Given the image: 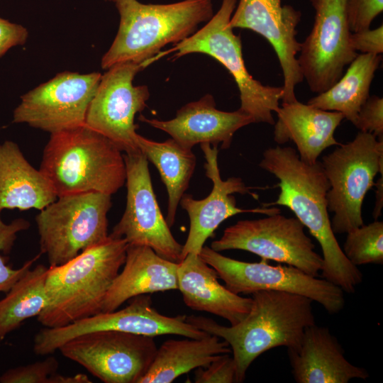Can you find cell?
I'll return each mask as SVG.
<instances>
[{
  "mask_svg": "<svg viewBox=\"0 0 383 383\" xmlns=\"http://www.w3.org/2000/svg\"><path fill=\"white\" fill-rule=\"evenodd\" d=\"M259 165L279 180L277 199L262 206L289 208L320 244L323 278L354 293L363 277L345 257L332 230L326 199L330 185L321 162L307 164L293 148L278 145L265 150Z\"/></svg>",
  "mask_w": 383,
  "mask_h": 383,
  "instance_id": "6da1fadb",
  "label": "cell"
},
{
  "mask_svg": "<svg viewBox=\"0 0 383 383\" xmlns=\"http://www.w3.org/2000/svg\"><path fill=\"white\" fill-rule=\"evenodd\" d=\"M252 295L248 315L238 323L224 326L204 316H187V321L229 345L235 365V382H243L252 362L277 347L297 349L305 329L316 323L313 301L296 294L261 290Z\"/></svg>",
  "mask_w": 383,
  "mask_h": 383,
  "instance_id": "7a4b0ae2",
  "label": "cell"
},
{
  "mask_svg": "<svg viewBox=\"0 0 383 383\" xmlns=\"http://www.w3.org/2000/svg\"><path fill=\"white\" fill-rule=\"evenodd\" d=\"M128 243L109 238L68 262L50 266L46 305L37 316L45 328H59L102 312L104 300L126 259Z\"/></svg>",
  "mask_w": 383,
  "mask_h": 383,
  "instance_id": "3957f363",
  "label": "cell"
},
{
  "mask_svg": "<svg viewBox=\"0 0 383 383\" xmlns=\"http://www.w3.org/2000/svg\"><path fill=\"white\" fill-rule=\"evenodd\" d=\"M39 170L57 197L84 192L112 195L126 179L122 151L85 124L50 133Z\"/></svg>",
  "mask_w": 383,
  "mask_h": 383,
  "instance_id": "277c9868",
  "label": "cell"
},
{
  "mask_svg": "<svg viewBox=\"0 0 383 383\" xmlns=\"http://www.w3.org/2000/svg\"><path fill=\"white\" fill-rule=\"evenodd\" d=\"M120 23L117 34L101 58L107 70L125 62H142L194 34L213 15L212 0H183L154 4L138 0H117Z\"/></svg>",
  "mask_w": 383,
  "mask_h": 383,
  "instance_id": "5b68a950",
  "label": "cell"
},
{
  "mask_svg": "<svg viewBox=\"0 0 383 383\" xmlns=\"http://www.w3.org/2000/svg\"><path fill=\"white\" fill-rule=\"evenodd\" d=\"M237 0H222L218 11L201 29L168 50L170 60L192 53L209 55L219 62L233 77L240 93V109L254 123H275L272 113L278 111L282 87L264 85L246 69L240 35L230 25Z\"/></svg>",
  "mask_w": 383,
  "mask_h": 383,
  "instance_id": "8992f818",
  "label": "cell"
},
{
  "mask_svg": "<svg viewBox=\"0 0 383 383\" xmlns=\"http://www.w3.org/2000/svg\"><path fill=\"white\" fill-rule=\"evenodd\" d=\"M330 188L326 194L335 234L347 233L364 224L362 206L374 177L383 174V140L360 131L345 144H339L321 162Z\"/></svg>",
  "mask_w": 383,
  "mask_h": 383,
  "instance_id": "52a82bcc",
  "label": "cell"
},
{
  "mask_svg": "<svg viewBox=\"0 0 383 383\" xmlns=\"http://www.w3.org/2000/svg\"><path fill=\"white\" fill-rule=\"evenodd\" d=\"M111 195L84 192L60 196L35 217L40 253L50 266L62 265L109 238Z\"/></svg>",
  "mask_w": 383,
  "mask_h": 383,
  "instance_id": "ba28073f",
  "label": "cell"
},
{
  "mask_svg": "<svg viewBox=\"0 0 383 383\" xmlns=\"http://www.w3.org/2000/svg\"><path fill=\"white\" fill-rule=\"evenodd\" d=\"M199 255L216 271L225 287L235 294L280 291L308 297L320 304L330 314L338 313L344 308V292L340 287L294 266H273L264 259L260 262L240 261L226 257L207 246H204Z\"/></svg>",
  "mask_w": 383,
  "mask_h": 383,
  "instance_id": "9c48e42d",
  "label": "cell"
},
{
  "mask_svg": "<svg viewBox=\"0 0 383 383\" xmlns=\"http://www.w3.org/2000/svg\"><path fill=\"white\" fill-rule=\"evenodd\" d=\"M168 50L142 62L116 64L101 75L89 104L84 124L112 141L122 152H138L135 138L138 126L135 116L147 106V86H134L135 76L146 67L168 55Z\"/></svg>",
  "mask_w": 383,
  "mask_h": 383,
  "instance_id": "30bf717a",
  "label": "cell"
},
{
  "mask_svg": "<svg viewBox=\"0 0 383 383\" xmlns=\"http://www.w3.org/2000/svg\"><path fill=\"white\" fill-rule=\"evenodd\" d=\"M211 248L217 252L248 251L266 260L294 266L313 277H318L323 264L304 225L296 218L280 213L238 221L226 228L221 238L211 243Z\"/></svg>",
  "mask_w": 383,
  "mask_h": 383,
  "instance_id": "8fae6325",
  "label": "cell"
},
{
  "mask_svg": "<svg viewBox=\"0 0 383 383\" xmlns=\"http://www.w3.org/2000/svg\"><path fill=\"white\" fill-rule=\"evenodd\" d=\"M153 337L116 331L76 336L58 350L105 383H138L157 351Z\"/></svg>",
  "mask_w": 383,
  "mask_h": 383,
  "instance_id": "7c38bea8",
  "label": "cell"
},
{
  "mask_svg": "<svg viewBox=\"0 0 383 383\" xmlns=\"http://www.w3.org/2000/svg\"><path fill=\"white\" fill-rule=\"evenodd\" d=\"M125 308L111 312H101L59 328H45L35 336V354L53 353L65 343L79 335L98 331H116L145 336L178 335L202 338L209 335L187 322L185 315L167 316L152 306L151 297L142 294L131 299Z\"/></svg>",
  "mask_w": 383,
  "mask_h": 383,
  "instance_id": "4fadbf2b",
  "label": "cell"
},
{
  "mask_svg": "<svg viewBox=\"0 0 383 383\" xmlns=\"http://www.w3.org/2000/svg\"><path fill=\"white\" fill-rule=\"evenodd\" d=\"M126 170V206L109 235L128 245H145L160 257L181 262L183 245L172 235L155 195L148 160L140 151L123 155Z\"/></svg>",
  "mask_w": 383,
  "mask_h": 383,
  "instance_id": "5bb4252c",
  "label": "cell"
},
{
  "mask_svg": "<svg viewBox=\"0 0 383 383\" xmlns=\"http://www.w3.org/2000/svg\"><path fill=\"white\" fill-rule=\"evenodd\" d=\"M315 11L310 33L301 43L297 58L310 90L321 94L342 77L357 53L350 45L345 0H309Z\"/></svg>",
  "mask_w": 383,
  "mask_h": 383,
  "instance_id": "9a60e30c",
  "label": "cell"
},
{
  "mask_svg": "<svg viewBox=\"0 0 383 383\" xmlns=\"http://www.w3.org/2000/svg\"><path fill=\"white\" fill-rule=\"evenodd\" d=\"M101 74L65 71L21 96L14 123H25L50 133L84 124Z\"/></svg>",
  "mask_w": 383,
  "mask_h": 383,
  "instance_id": "2e32d148",
  "label": "cell"
},
{
  "mask_svg": "<svg viewBox=\"0 0 383 383\" xmlns=\"http://www.w3.org/2000/svg\"><path fill=\"white\" fill-rule=\"evenodd\" d=\"M301 13L282 0H239L232 14L233 28L252 30L265 38L274 50L283 74L282 103L297 101L296 87L303 82L296 55L301 43L296 40V27Z\"/></svg>",
  "mask_w": 383,
  "mask_h": 383,
  "instance_id": "e0dca14e",
  "label": "cell"
},
{
  "mask_svg": "<svg viewBox=\"0 0 383 383\" xmlns=\"http://www.w3.org/2000/svg\"><path fill=\"white\" fill-rule=\"evenodd\" d=\"M201 149L206 159V175L213 182V189L205 199L196 200L190 194H184L179 201L189 218V231L183 245L181 261L189 253L199 254L206 240L213 235L219 225L227 218L240 213H257L267 216L280 213L277 208L262 207L243 209L236 206L232 194H249L255 199L258 196L250 192L253 187H247L239 177L223 180L218 165V147L202 143Z\"/></svg>",
  "mask_w": 383,
  "mask_h": 383,
  "instance_id": "ac0fdd59",
  "label": "cell"
},
{
  "mask_svg": "<svg viewBox=\"0 0 383 383\" xmlns=\"http://www.w3.org/2000/svg\"><path fill=\"white\" fill-rule=\"evenodd\" d=\"M139 119L191 149L198 143L217 147L221 144V149H227L237 131L254 123L252 118L240 109L235 111L217 109L214 98L209 94L183 106L171 120L150 119L142 115Z\"/></svg>",
  "mask_w": 383,
  "mask_h": 383,
  "instance_id": "d6986e66",
  "label": "cell"
},
{
  "mask_svg": "<svg viewBox=\"0 0 383 383\" xmlns=\"http://www.w3.org/2000/svg\"><path fill=\"white\" fill-rule=\"evenodd\" d=\"M292 373L297 383H348L366 379L367 370L350 362L345 350L329 328L307 327L296 350L287 349Z\"/></svg>",
  "mask_w": 383,
  "mask_h": 383,
  "instance_id": "ffe728a7",
  "label": "cell"
},
{
  "mask_svg": "<svg viewBox=\"0 0 383 383\" xmlns=\"http://www.w3.org/2000/svg\"><path fill=\"white\" fill-rule=\"evenodd\" d=\"M178 289L190 309L227 320L231 326L249 313L252 299L235 294L221 285L216 271L199 254L189 253L178 263Z\"/></svg>",
  "mask_w": 383,
  "mask_h": 383,
  "instance_id": "44dd1931",
  "label": "cell"
},
{
  "mask_svg": "<svg viewBox=\"0 0 383 383\" xmlns=\"http://www.w3.org/2000/svg\"><path fill=\"white\" fill-rule=\"evenodd\" d=\"M276 113L274 141L279 145L293 141L299 158L307 164H314L324 150L340 144L334 137L345 118L340 112L324 111L297 100L282 103Z\"/></svg>",
  "mask_w": 383,
  "mask_h": 383,
  "instance_id": "7402d4cb",
  "label": "cell"
},
{
  "mask_svg": "<svg viewBox=\"0 0 383 383\" xmlns=\"http://www.w3.org/2000/svg\"><path fill=\"white\" fill-rule=\"evenodd\" d=\"M177 267L150 247L128 244L123 269L107 292L102 312L113 311L138 295L178 289Z\"/></svg>",
  "mask_w": 383,
  "mask_h": 383,
  "instance_id": "603a6c76",
  "label": "cell"
},
{
  "mask_svg": "<svg viewBox=\"0 0 383 383\" xmlns=\"http://www.w3.org/2000/svg\"><path fill=\"white\" fill-rule=\"evenodd\" d=\"M57 196L47 178L11 140L0 144V211L41 210Z\"/></svg>",
  "mask_w": 383,
  "mask_h": 383,
  "instance_id": "cb8c5ba5",
  "label": "cell"
},
{
  "mask_svg": "<svg viewBox=\"0 0 383 383\" xmlns=\"http://www.w3.org/2000/svg\"><path fill=\"white\" fill-rule=\"evenodd\" d=\"M231 352L228 343L209 334L202 338L170 339L157 349L154 359L138 383H170L198 367H204L221 355Z\"/></svg>",
  "mask_w": 383,
  "mask_h": 383,
  "instance_id": "d4e9b609",
  "label": "cell"
},
{
  "mask_svg": "<svg viewBox=\"0 0 383 383\" xmlns=\"http://www.w3.org/2000/svg\"><path fill=\"white\" fill-rule=\"evenodd\" d=\"M138 149L158 170L168 194L166 221L172 227L177 209L187 189L196 166V156L191 148H185L173 138L156 142L136 134Z\"/></svg>",
  "mask_w": 383,
  "mask_h": 383,
  "instance_id": "484cf974",
  "label": "cell"
},
{
  "mask_svg": "<svg viewBox=\"0 0 383 383\" xmlns=\"http://www.w3.org/2000/svg\"><path fill=\"white\" fill-rule=\"evenodd\" d=\"M381 61V55L357 54L338 81L310 99L307 104L340 112L354 125L361 106L370 96V86Z\"/></svg>",
  "mask_w": 383,
  "mask_h": 383,
  "instance_id": "4316f807",
  "label": "cell"
},
{
  "mask_svg": "<svg viewBox=\"0 0 383 383\" xmlns=\"http://www.w3.org/2000/svg\"><path fill=\"white\" fill-rule=\"evenodd\" d=\"M48 272V267L41 264L30 269L0 300V341L44 309Z\"/></svg>",
  "mask_w": 383,
  "mask_h": 383,
  "instance_id": "83f0119b",
  "label": "cell"
},
{
  "mask_svg": "<svg viewBox=\"0 0 383 383\" xmlns=\"http://www.w3.org/2000/svg\"><path fill=\"white\" fill-rule=\"evenodd\" d=\"M342 248L348 260L357 267L383 263V222L375 220L348 232Z\"/></svg>",
  "mask_w": 383,
  "mask_h": 383,
  "instance_id": "f1b7e54d",
  "label": "cell"
},
{
  "mask_svg": "<svg viewBox=\"0 0 383 383\" xmlns=\"http://www.w3.org/2000/svg\"><path fill=\"white\" fill-rule=\"evenodd\" d=\"M29 226V222L23 218H18L10 224H6L1 221L0 216V251H3L4 254L9 253L16 238V233L28 229ZM40 255L41 253H39L26 261L19 269H12L6 265L4 259L0 255V292L7 293L14 284L31 268Z\"/></svg>",
  "mask_w": 383,
  "mask_h": 383,
  "instance_id": "f546056e",
  "label": "cell"
},
{
  "mask_svg": "<svg viewBox=\"0 0 383 383\" xmlns=\"http://www.w3.org/2000/svg\"><path fill=\"white\" fill-rule=\"evenodd\" d=\"M59 363L53 356L24 366L8 370L0 376L1 383H49Z\"/></svg>",
  "mask_w": 383,
  "mask_h": 383,
  "instance_id": "4dcf8cb0",
  "label": "cell"
},
{
  "mask_svg": "<svg viewBox=\"0 0 383 383\" xmlns=\"http://www.w3.org/2000/svg\"><path fill=\"white\" fill-rule=\"evenodd\" d=\"M345 6L350 30L355 33L370 28L383 11V0H345Z\"/></svg>",
  "mask_w": 383,
  "mask_h": 383,
  "instance_id": "1f68e13d",
  "label": "cell"
},
{
  "mask_svg": "<svg viewBox=\"0 0 383 383\" xmlns=\"http://www.w3.org/2000/svg\"><path fill=\"white\" fill-rule=\"evenodd\" d=\"M354 126L361 132L372 133L383 140V99L370 96L361 106Z\"/></svg>",
  "mask_w": 383,
  "mask_h": 383,
  "instance_id": "d6a6232c",
  "label": "cell"
},
{
  "mask_svg": "<svg viewBox=\"0 0 383 383\" xmlns=\"http://www.w3.org/2000/svg\"><path fill=\"white\" fill-rule=\"evenodd\" d=\"M235 365L228 354L221 355L204 367L195 371L196 383H233L235 382Z\"/></svg>",
  "mask_w": 383,
  "mask_h": 383,
  "instance_id": "836d02e7",
  "label": "cell"
},
{
  "mask_svg": "<svg viewBox=\"0 0 383 383\" xmlns=\"http://www.w3.org/2000/svg\"><path fill=\"white\" fill-rule=\"evenodd\" d=\"M350 45L356 52L363 54L382 55L383 52V26L375 29L351 33Z\"/></svg>",
  "mask_w": 383,
  "mask_h": 383,
  "instance_id": "e575fe53",
  "label": "cell"
},
{
  "mask_svg": "<svg viewBox=\"0 0 383 383\" xmlns=\"http://www.w3.org/2000/svg\"><path fill=\"white\" fill-rule=\"evenodd\" d=\"M28 32L21 25L0 18V57L11 48L26 43Z\"/></svg>",
  "mask_w": 383,
  "mask_h": 383,
  "instance_id": "d590c367",
  "label": "cell"
},
{
  "mask_svg": "<svg viewBox=\"0 0 383 383\" xmlns=\"http://www.w3.org/2000/svg\"><path fill=\"white\" fill-rule=\"evenodd\" d=\"M87 375L77 374L74 376H65L55 373L50 378L49 383H90Z\"/></svg>",
  "mask_w": 383,
  "mask_h": 383,
  "instance_id": "8d00e7d4",
  "label": "cell"
},
{
  "mask_svg": "<svg viewBox=\"0 0 383 383\" xmlns=\"http://www.w3.org/2000/svg\"><path fill=\"white\" fill-rule=\"evenodd\" d=\"M374 186L376 187L375 204L372 216L374 220H377L381 216V211L383 206V174H381V177L375 182Z\"/></svg>",
  "mask_w": 383,
  "mask_h": 383,
  "instance_id": "74e56055",
  "label": "cell"
},
{
  "mask_svg": "<svg viewBox=\"0 0 383 383\" xmlns=\"http://www.w3.org/2000/svg\"><path fill=\"white\" fill-rule=\"evenodd\" d=\"M106 1H112V2H116L117 0H106Z\"/></svg>",
  "mask_w": 383,
  "mask_h": 383,
  "instance_id": "f35d334b",
  "label": "cell"
}]
</instances>
